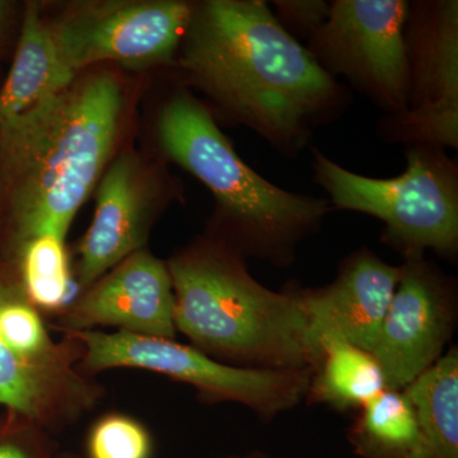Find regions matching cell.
Wrapping results in <instances>:
<instances>
[{"mask_svg": "<svg viewBox=\"0 0 458 458\" xmlns=\"http://www.w3.org/2000/svg\"><path fill=\"white\" fill-rule=\"evenodd\" d=\"M180 49L186 82L285 158H297L352 105L349 89L279 25L265 0L195 3Z\"/></svg>", "mask_w": 458, "mask_h": 458, "instance_id": "1", "label": "cell"}, {"mask_svg": "<svg viewBox=\"0 0 458 458\" xmlns=\"http://www.w3.org/2000/svg\"><path fill=\"white\" fill-rule=\"evenodd\" d=\"M123 93L113 75H90L0 128L13 245L66 238L113 156Z\"/></svg>", "mask_w": 458, "mask_h": 458, "instance_id": "2", "label": "cell"}, {"mask_svg": "<svg viewBox=\"0 0 458 458\" xmlns=\"http://www.w3.org/2000/svg\"><path fill=\"white\" fill-rule=\"evenodd\" d=\"M165 262L174 327L190 345L241 369H318L322 352L293 283L270 291L250 274L245 259L207 236Z\"/></svg>", "mask_w": 458, "mask_h": 458, "instance_id": "3", "label": "cell"}, {"mask_svg": "<svg viewBox=\"0 0 458 458\" xmlns=\"http://www.w3.org/2000/svg\"><path fill=\"white\" fill-rule=\"evenodd\" d=\"M165 158L203 182L216 209L207 237L276 267L293 264L298 246L318 233L333 207L327 199L274 185L237 155L213 111L185 86L165 99L156 123Z\"/></svg>", "mask_w": 458, "mask_h": 458, "instance_id": "4", "label": "cell"}, {"mask_svg": "<svg viewBox=\"0 0 458 458\" xmlns=\"http://www.w3.org/2000/svg\"><path fill=\"white\" fill-rule=\"evenodd\" d=\"M406 170L375 179L346 170L312 148L313 181L333 209L367 214L385 225L381 242L408 259L433 250L458 254V164L439 147H406Z\"/></svg>", "mask_w": 458, "mask_h": 458, "instance_id": "5", "label": "cell"}, {"mask_svg": "<svg viewBox=\"0 0 458 458\" xmlns=\"http://www.w3.org/2000/svg\"><path fill=\"white\" fill-rule=\"evenodd\" d=\"M82 357L77 337L54 340L20 285L0 278V406L51 434L74 426L106 394L78 369Z\"/></svg>", "mask_w": 458, "mask_h": 458, "instance_id": "6", "label": "cell"}, {"mask_svg": "<svg viewBox=\"0 0 458 458\" xmlns=\"http://www.w3.org/2000/svg\"><path fill=\"white\" fill-rule=\"evenodd\" d=\"M83 345L78 369L96 377L105 370H147L191 386L203 403H242L262 420L295 408L309 394L315 370L250 369L229 366L174 339L104 333H72Z\"/></svg>", "mask_w": 458, "mask_h": 458, "instance_id": "7", "label": "cell"}, {"mask_svg": "<svg viewBox=\"0 0 458 458\" xmlns=\"http://www.w3.org/2000/svg\"><path fill=\"white\" fill-rule=\"evenodd\" d=\"M408 0H334L306 49L330 77H344L385 114L409 106L403 25Z\"/></svg>", "mask_w": 458, "mask_h": 458, "instance_id": "8", "label": "cell"}, {"mask_svg": "<svg viewBox=\"0 0 458 458\" xmlns=\"http://www.w3.org/2000/svg\"><path fill=\"white\" fill-rule=\"evenodd\" d=\"M195 3L182 0L90 3L50 22L60 59L74 75L92 64H168L180 50Z\"/></svg>", "mask_w": 458, "mask_h": 458, "instance_id": "9", "label": "cell"}, {"mask_svg": "<svg viewBox=\"0 0 458 458\" xmlns=\"http://www.w3.org/2000/svg\"><path fill=\"white\" fill-rule=\"evenodd\" d=\"M381 333L370 354L388 390L403 391L443 355L456 321V288L451 276L424 258L408 259Z\"/></svg>", "mask_w": 458, "mask_h": 458, "instance_id": "10", "label": "cell"}, {"mask_svg": "<svg viewBox=\"0 0 458 458\" xmlns=\"http://www.w3.org/2000/svg\"><path fill=\"white\" fill-rule=\"evenodd\" d=\"M50 327L62 334L111 327L174 339V294L167 262L147 249L134 252L75 295Z\"/></svg>", "mask_w": 458, "mask_h": 458, "instance_id": "11", "label": "cell"}, {"mask_svg": "<svg viewBox=\"0 0 458 458\" xmlns=\"http://www.w3.org/2000/svg\"><path fill=\"white\" fill-rule=\"evenodd\" d=\"M156 194L140 159L123 155L108 165L96 194V209L78 246L75 285L86 291L123 259L146 249L155 221Z\"/></svg>", "mask_w": 458, "mask_h": 458, "instance_id": "12", "label": "cell"}, {"mask_svg": "<svg viewBox=\"0 0 458 458\" xmlns=\"http://www.w3.org/2000/svg\"><path fill=\"white\" fill-rule=\"evenodd\" d=\"M400 276L401 267L361 247L340 262L331 284L309 289L293 283L318 348L324 337L335 336L372 352Z\"/></svg>", "mask_w": 458, "mask_h": 458, "instance_id": "13", "label": "cell"}, {"mask_svg": "<svg viewBox=\"0 0 458 458\" xmlns=\"http://www.w3.org/2000/svg\"><path fill=\"white\" fill-rule=\"evenodd\" d=\"M403 44L410 114L458 134L457 0L409 2Z\"/></svg>", "mask_w": 458, "mask_h": 458, "instance_id": "14", "label": "cell"}, {"mask_svg": "<svg viewBox=\"0 0 458 458\" xmlns=\"http://www.w3.org/2000/svg\"><path fill=\"white\" fill-rule=\"evenodd\" d=\"M60 59L50 22L26 7L13 64L0 89V128L74 83Z\"/></svg>", "mask_w": 458, "mask_h": 458, "instance_id": "15", "label": "cell"}, {"mask_svg": "<svg viewBox=\"0 0 458 458\" xmlns=\"http://www.w3.org/2000/svg\"><path fill=\"white\" fill-rule=\"evenodd\" d=\"M403 393L418 419V439L409 458H458L457 346H451Z\"/></svg>", "mask_w": 458, "mask_h": 458, "instance_id": "16", "label": "cell"}, {"mask_svg": "<svg viewBox=\"0 0 458 458\" xmlns=\"http://www.w3.org/2000/svg\"><path fill=\"white\" fill-rule=\"evenodd\" d=\"M321 360L313 373L307 399L340 410L363 408L386 390L384 372L369 352L335 336L319 343Z\"/></svg>", "mask_w": 458, "mask_h": 458, "instance_id": "17", "label": "cell"}, {"mask_svg": "<svg viewBox=\"0 0 458 458\" xmlns=\"http://www.w3.org/2000/svg\"><path fill=\"white\" fill-rule=\"evenodd\" d=\"M360 458H409L418 439V419L403 391L386 388L361 408L348 433Z\"/></svg>", "mask_w": 458, "mask_h": 458, "instance_id": "18", "label": "cell"}, {"mask_svg": "<svg viewBox=\"0 0 458 458\" xmlns=\"http://www.w3.org/2000/svg\"><path fill=\"white\" fill-rule=\"evenodd\" d=\"M17 256L21 291L42 315L55 318L75 297L64 238L54 234L32 238Z\"/></svg>", "mask_w": 458, "mask_h": 458, "instance_id": "19", "label": "cell"}, {"mask_svg": "<svg viewBox=\"0 0 458 458\" xmlns=\"http://www.w3.org/2000/svg\"><path fill=\"white\" fill-rule=\"evenodd\" d=\"M152 433L140 419L110 411L90 424L83 458H155Z\"/></svg>", "mask_w": 458, "mask_h": 458, "instance_id": "20", "label": "cell"}, {"mask_svg": "<svg viewBox=\"0 0 458 458\" xmlns=\"http://www.w3.org/2000/svg\"><path fill=\"white\" fill-rule=\"evenodd\" d=\"M54 434L7 411L0 418V458H55Z\"/></svg>", "mask_w": 458, "mask_h": 458, "instance_id": "21", "label": "cell"}, {"mask_svg": "<svg viewBox=\"0 0 458 458\" xmlns=\"http://www.w3.org/2000/svg\"><path fill=\"white\" fill-rule=\"evenodd\" d=\"M270 4L279 25L300 42L324 25L331 8V2L325 0H273Z\"/></svg>", "mask_w": 458, "mask_h": 458, "instance_id": "22", "label": "cell"}, {"mask_svg": "<svg viewBox=\"0 0 458 458\" xmlns=\"http://www.w3.org/2000/svg\"><path fill=\"white\" fill-rule=\"evenodd\" d=\"M223 458H270L261 452H252V454H246V456H227Z\"/></svg>", "mask_w": 458, "mask_h": 458, "instance_id": "23", "label": "cell"}, {"mask_svg": "<svg viewBox=\"0 0 458 458\" xmlns=\"http://www.w3.org/2000/svg\"><path fill=\"white\" fill-rule=\"evenodd\" d=\"M55 458H83L82 454H72V452H57Z\"/></svg>", "mask_w": 458, "mask_h": 458, "instance_id": "24", "label": "cell"}, {"mask_svg": "<svg viewBox=\"0 0 458 458\" xmlns=\"http://www.w3.org/2000/svg\"><path fill=\"white\" fill-rule=\"evenodd\" d=\"M3 11H4V4H3V3L0 2V21H2Z\"/></svg>", "mask_w": 458, "mask_h": 458, "instance_id": "25", "label": "cell"}]
</instances>
